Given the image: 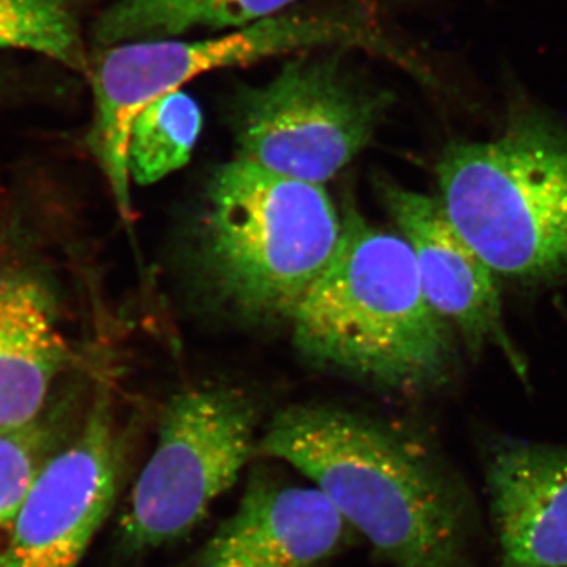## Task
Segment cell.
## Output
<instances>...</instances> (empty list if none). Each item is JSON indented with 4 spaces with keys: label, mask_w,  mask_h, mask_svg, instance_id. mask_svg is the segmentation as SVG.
Wrapping results in <instances>:
<instances>
[{
    "label": "cell",
    "mask_w": 567,
    "mask_h": 567,
    "mask_svg": "<svg viewBox=\"0 0 567 567\" xmlns=\"http://www.w3.org/2000/svg\"><path fill=\"white\" fill-rule=\"evenodd\" d=\"M69 358L43 284L25 271H0V431L39 421Z\"/></svg>",
    "instance_id": "12"
},
{
    "label": "cell",
    "mask_w": 567,
    "mask_h": 567,
    "mask_svg": "<svg viewBox=\"0 0 567 567\" xmlns=\"http://www.w3.org/2000/svg\"><path fill=\"white\" fill-rule=\"evenodd\" d=\"M290 320L298 352L353 379L412 394L450 379V324L425 297L415 254L352 205L333 259Z\"/></svg>",
    "instance_id": "2"
},
{
    "label": "cell",
    "mask_w": 567,
    "mask_h": 567,
    "mask_svg": "<svg viewBox=\"0 0 567 567\" xmlns=\"http://www.w3.org/2000/svg\"><path fill=\"white\" fill-rule=\"evenodd\" d=\"M502 567H533L527 565H520V563L511 561V559L502 558Z\"/></svg>",
    "instance_id": "17"
},
{
    "label": "cell",
    "mask_w": 567,
    "mask_h": 567,
    "mask_svg": "<svg viewBox=\"0 0 567 567\" xmlns=\"http://www.w3.org/2000/svg\"><path fill=\"white\" fill-rule=\"evenodd\" d=\"M257 458L300 473L390 567H476L477 516L465 481L405 429L320 404L279 410Z\"/></svg>",
    "instance_id": "1"
},
{
    "label": "cell",
    "mask_w": 567,
    "mask_h": 567,
    "mask_svg": "<svg viewBox=\"0 0 567 567\" xmlns=\"http://www.w3.org/2000/svg\"><path fill=\"white\" fill-rule=\"evenodd\" d=\"M342 216L324 186L235 158L205 196L203 259L219 293L240 311L292 317L327 270Z\"/></svg>",
    "instance_id": "4"
},
{
    "label": "cell",
    "mask_w": 567,
    "mask_h": 567,
    "mask_svg": "<svg viewBox=\"0 0 567 567\" xmlns=\"http://www.w3.org/2000/svg\"><path fill=\"white\" fill-rule=\"evenodd\" d=\"M125 454L102 386L73 442L33 477L0 567H80L121 492Z\"/></svg>",
    "instance_id": "8"
},
{
    "label": "cell",
    "mask_w": 567,
    "mask_h": 567,
    "mask_svg": "<svg viewBox=\"0 0 567 567\" xmlns=\"http://www.w3.org/2000/svg\"><path fill=\"white\" fill-rule=\"evenodd\" d=\"M35 52L87 74L80 24L66 0H0V51Z\"/></svg>",
    "instance_id": "15"
},
{
    "label": "cell",
    "mask_w": 567,
    "mask_h": 567,
    "mask_svg": "<svg viewBox=\"0 0 567 567\" xmlns=\"http://www.w3.org/2000/svg\"><path fill=\"white\" fill-rule=\"evenodd\" d=\"M52 453V429L40 421L18 431H0V566L9 551L25 492Z\"/></svg>",
    "instance_id": "16"
},
{
    "label": "cell",
    "mask_w": 567,
    "mask_h": 567,
    "mask_svg": "<svg viewBox=\"0 0 567 567\" xmlns=\"http://www.w3.org/2000/svg\"><path fill=\"white\" fill-rule=\"evenodd\" d=\"M322 47L363 48L401 61L369 14L354 10L279 13L219 39L132 41L95 50L87 73L93 92L87 142L118 215L133 219L130 133L148 104L208 71Z\"/></svg>",
    "instance_id": "5"
},
{
    "label": "cell",
    "mask_w": 567,
    "mask_h": 567,
    "mask_svg": "<svg viewBox=\"0 0 567 567\" xmlns=\"http://www.w3.org/2000/svg\"><path fill=\"white\" fill-rule=\"evenodd\" d=\"M257 429L256 402L240 391L203 386L174 394L118 520L123 555L147 557L192 535L257 461Z\"/></svg>",
    "instance_id": "6"
},
{
    "label": "cell",
    "mask_w": 567,
    "mask_h": 567,
    "mask_svg": "<svg viewBox=\"0 0 567 567\" xmlns=\"http://www.w3.org/2000/svg\"><path fill=\"white\" fill-rule=\"evenodd\" d=\"M358 540L315 484L262 462L234 513L177 567H331Z\"/></svg>",
    "instance_id": "9"
},
{
    "label": "cell",
    "mask_w": 567,
    "mask_h": 567,
    "mask_svg": "<svg viewBox=\"0 0 567 567\" xmlns=\"http://www.w3.org/2000/svg\"><path fill=\"white\" fill-rule=\"evenodd\" d=\"M447 218L495 275L567 276V130L517 112L491 141H454L436 164Z\"/></svg>",
    "instance_id": "3"
},
{
    "label": "cell",
    "mask_w": 567,
    "mask_h": 567,
    "mask_svg": "<svg viewBox=\"0 0 567 567\" xmlns=\"http://www.w3.org/2000/svg\"><path fill=\"white\" fill-rule=\"evenodd\" d=\"M203 123V111L188 93L171 92L148 104L130 133V178L147 186L185 167Z\"/></svg>",
    "instance_id": "14"
},
{
    "label": "cell",
    "mask_w": 567,
    "mask_h": 567,
    "mask_svg": "<svg viewBox=\"0 0 567 567\" xmlns=\"http://www.w3.org/2000/svg\"><path fill=\"white\" fill-rule=\"evenodd\" d=\"M380 200L415 254L429 303L464 339L470 353H502L522 380L527 363L503 315L494 270L447 218L440 200L399 183L379 181Z\"/></svg>",
    "instance_id": "10"
},
{
    "label": "cell",
    "mask_w": 567,
    "mask_h": 567,
    "mask_svg": "<svg viewBox=\"0 0 567 567\" xmlns=\"http://www.w3.org/2000/svg\"><path fill=\"white\" fill-rule=\"evenodd\" d=\"M388 103L353 78L338 54L293 59L274 80L235 96L237 158L324 186L368 147Z\"/></svg>",
    "instance_id": "7"
},
{
    "label": "cell",
    "mask_w": 567,
    "mask_h": 567,
    "mask_svg": "<svg viewBox=\"0 0 567 567\" xmlns=\"http://www.w3.org/2000/svg\"><path fill=\"white\" fill-rule=\"evenodd\" d=\"M483 462L503 558L567 567V445L498 436Z\"/></svg>",
    "instance_id": "11"
},
{
    "label": "cell",
    "mask_w": 567,
    "mask_h": 567,
    "mask_svg": "<svg viewBox=\"0 0 567 567\" xmlns=\"http://www.w3.org/2000/svg\"><path fill=\"white\" fill-rule=\"evenodd\" d=\"M295 0H112L92 24L99 48L169 40L193 31L240 29L275 17Z\"/></svg>",
    "instance_id": "13"
}]
</instances>
